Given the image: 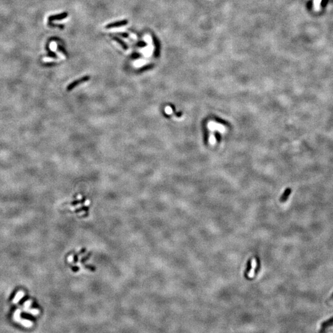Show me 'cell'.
Wrapping results in <instances>:
<instances>
[{
    "instance_id": "cell-7",
    "label": "cell",
    "mask_w": 333,
    "mask_h": 333,
    "mask_svg": "<svg viewBox=\"0 0 333 333\" xmlns=\"http://www.w3.org/2000/svg\"><path fill=\"white\" fill-rule=\"evenodd\" d=\"M112 39L114 40H115L116 42H117L120 45H121V46L122 47V48L125 50H127L128 49V45L124 42V41L120 39L119 37L117 36H112Z\"/></svg>"
},
{
    "instance_id": "cell-17",
    "label": "cell",
    "mask_w": 333,
    "mask_h": 333,
    "mask_svg": "<svg viewBox=\"0 0 333 333\" xmlns=\"http://www.w3.org/2000/svg\"><path fill=\"white\" fill-rule=\"evenodd\" d=\"M117 34L122 37H123V38H128L129 36V34L126 33V32H121V33H118Z\"/></svg>"
},
{
    "instance_id": "cell-8",
    "label": "cell",
    "mask_w": 333,
    "mask_h": 333,
    "mask_svg": "<svg viewBox=\"0 0 333 333\" xmlns=\"http://www.w3.org/2000/svg\"><path fill=\"white\" fill-rule=\"evenodd\" d=\"M153 38L154 43V45L156 46V48H155V56L158 57L159 55V51H160L159 43L158 40H157V38L154 36H153V38Z\"/></svg>"
},
{
    "instance_id": "cell-13",
    "label": "cell",
    "mask_w": 333,
    "mask_h": 333,
    "mask_svg": "<svg viewBox=\"0 0 333 333\" xmlns=\"http://www.w3.org/2000/svg\"><path fill=\"white\" fill-rule=\"evenodd\" d=\"M49 25L51 27H58V28H59V29H64V25L53 24V23H51V22H49Z\"/></svg>"
},
{
    "instance_id": "cell-6",
    "label": "cell",
    "mask_w": 333,
    "mask_h": 333,
    "mask_svg": "<svg viewBox=\"0 0 333 333\" xmlns=\"http://www.w3.org/2000/svg\"><path fill=\"white\" fill-rule=\"evenodd\" d=\"M332 325H333V317H331V318H330L329 320H328L324 321L321 323L320 332L325 331L328 327H330V326H332Z\"/></svg>"
},
{
    "instance_id": "cell-1",
    "label": "cell",
    "mask_w": 333,
    "mask_h": 333,
    "mask_svg": "<svg viewBox=\"0 0 333 333\" xmlns=\"http://www.w3.org/2000/svg\"><path fill=\"white\" fill-rule=\"evenodd\" d=\"M90 79V77L89 75H86V76H84V77L79 78V79L73 81L72 83H70V84L68 85V86L67 88V90L71 91V90H73L74 88L76 87L77 85L81 84V83H84L85 82L88 81Z\"/></svg>"
},
{
    "instance_id": "cell-10",
    "label": "cell",
    "mask_w": 333,
    "mask_h": 333,
    "mask_svg": "<svg viewBox=\"0 0 333 333\" xmlns=\"http://www.w3.org/2000/svg\"><path fill=\"white\" fill-rule=\"evenodd\" d=\"M321 0H314V9L315 11L320 10V6Z\"/></svg>"
},
{
    "instance_id": "cell-9",
    "label": "cell",
    "mask_w": 333,
    "mask_h": 333,
    "mask_svg": "<svg viewBox=\"0 0 333 333\" xmlns=\"http://www.w3.org/2000/svg\"><path fill=\"white\" fill-rule=\"evenodd\" d=\"M256 266H257L256 260H255V259H253L252 261V268H251V271H250L248 273L249 277L252 278L254 276V270H255V268H256Z\"/></svg>"
},
{
    "instance_id": "cell-16",
    "label": "cell",
    "mask_w": 333,
    "mask_h": 333,
    "mask_svg": "<svg viewBox=\"0 0 333 333\" xmlns=\"http://www.w3.org/2000/svg\"><path fill=\"white\" fill-rule=\"evenodd\" d=\"M48 56L50 58H58L57 55L53 51H51L49 50V52H48Z\"/></svg>"
},
{
    "instance_id": "cell-18",
    "label": "cell",
    "mask_w": 333,
    "mask_h": 333,
    "mask_svg": "<svg viewBox=\"0 0 333 333\" xmlns=\"http://www.w3.org/2000/svg\"><path fill=\"white\" fill-rule=\"evenodd\" d=\"M209 141H210V143H211V144H212V145H213V144H215V137H214V136H213V135H211L210 137V139H209Z\"/></svg>"
},
{
    "instance_id": "cell-14",
    "label": "cell",
    "mask_w": 333,
    "mask_h": 333,
    "mask_svg": "<svg viewBox=\"0 0 333 333\" xmlns=\"http://www.w3.org/2000/svg\"><path fill=\"white\" fill-rule=\"evenodd\" d=\"M146 45H147V43L143 41H139V42L136 44V46L139 48H143V47H145V46H146Z\"/></svg>"
},
{
    "instance_id": "cell-5",
    "label": "cell",
    "mask_w": 333,
    "mask_h": 333,
    "mask_svg": "<svg viewBox=\"0 0 333 333\" xmlns=\"http://www.w3.org/2000/svg\"><path fill=\"white\" fill-rule=\"evenodd\" d=\"M291 191H292V190H291V189L290 188H286V190L284 191V192L283 193V194H282V196L280 197V202L283 203L286 202L291 195Z\"/></svg>"
},
{
    "instance_id": "cell-15",
    "label": "cell",
    "mask_w": 333,
    "mask_h": 333,
    "mask_svg": "<svg viewBox=\"0 0 333 333\" xmlns=\"http://www.w3.org/2000/svg\"><path fill=\"white\" fill-rule=\"evenodd\" d=\"M140 57H141L140 54H139L138 53H133L131 55V58L133 59H136L140 58Z\"/></svg>"
},
{
    "instance_id": "cell-4",
    "label": "cell",
    "mask_w": 333,
    "mask_h": 333,
    "mask_svg": "<svg viewBox=\"0 0 333 333\" xmlns=\"http://www.w3.org/2000/svg\"><path fill=\"white\" fill-rule=\"evenodd\" d=\"M68 15H69L68 12H62L61 14H59L50 16L48 18V21H49V22H52L53 21L62 20V19H64V18H66L68 16Z\"/></svg>"
},
{
    "instance_id": "cell-20",
    "label": "cell",
    "mask_w": 333,
    "mask_h": 333,
    "mask_svg": "<svg viewBox=\"0 0 333 333\" xmlns=\"http://www.w3.org/2000/svg\"><path fill=\"white\" fill-rule=\"evenodd\" d=\"M330 300H333V293H332V294H331V297H330Z\"/></svg>"
},
{
    "instance_id": "cell-2",
    "label": "cell",
    "mask_w": 333,
    "mask_h": 333,
    "mask_svg": "<svg viewBox=\"0 0 333 333\" xmlns=\"http://www.w3.org/2000/svg\"><path fill=\"white\" fill-rule=\"evenodd\" d=\"M128 21L127 20H123V21H117V22H114L112 23H110V24H108L106 26V29H112V28H116V27H121V26H124V25H126L128 24Z\"/></svg>"
},
{
    "instance_id": "cell-12",
    "label": "cell",
    "mask_w": 333,
    "mask_h": 333,
    "mask_svg": "<svg viewBox=\"0 0 333 333\" xmlns=\"http://www.w3.org/2000/svg\"><path fill=\"white\" fill-rule=\"evenodd\" d=\"M152 67H153V65H147V66H145L144 67H143L141 69H140V72H144L145 71H147L148 69H151Z\"/></svg>"
},
{
    "instance_id": "cell-11",
    "label": "cell",
    "mask_w": 333,
    "mask_h": 333,
    "mask_svg": "<svg viewBox=\"0 0 333 333\" xmlns=\"http://www.w3.org/2000/svg\"><path fill=\"white\" fill-rule=\"evenodd\" d=\"M58 50L60 52H61V53H63V54H64L65 56H68V54H67V51L66 50V49H65L64 47H62V46H61V45H59L58 46Z\"/></svg>"
},
{
    "instance_id": "cell-19",
    "label": "cell",
    "mask_w": 333,
    "mask_h": 333,
    "mask_svg": "<svg viewBox=\"0 0 333 333\" xmlns=\"http://www.w3.org/2000/svg\"><path fill=\"white\" fill-rule=\"evenodd\" d=\"M165 112H166V113H167L168 114H172V108H170V107H166V108L165 109Z\"/></svg>"
},
{
    "instance_id": "cell-3",
    "label": "cell",
    "mask_w": 333,
    "mask_h": 333,
    "mask_svg": "<svg viewBox=\"0 0 333 333\" xmlns=\"http://www.w3.org/2000/svg\"><path fill=\"white\" fill-rule=\"evenodd\" d=\"M208 127H209V128L211 130H219V132H224L225 130V128L223 125L213 122H210L208 123Z\"/></svg>"
}]
</instances>
